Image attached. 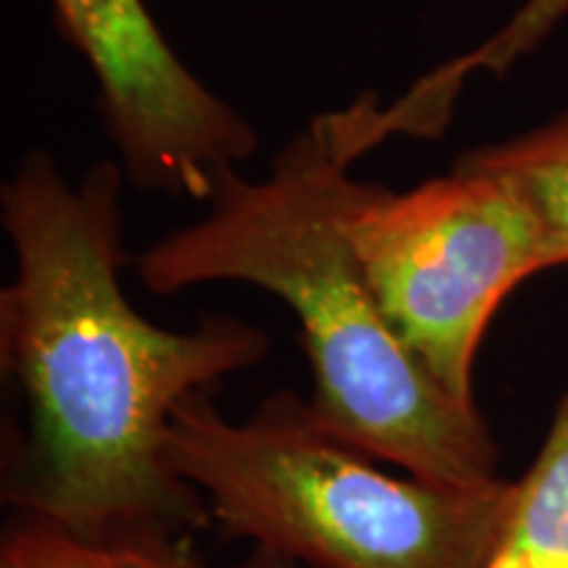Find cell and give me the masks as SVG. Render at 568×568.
Wrapping results in <instances>:
<instances>
[{
    "label": "cell",
    "mask_w": 568,
    "mask_h": 568,
    "mask_svg": "<svg viewBox=\"0 0 568 568\" xmlns=\"http://www.w3.org/2000/svg\"><path fill=\"white\" fill-rule=\"evenodd\" d=\"M0 568H203L184 542L122 539L95 542L45 518L13 514L0 539Z\"/></svg>",
    "instance_id": "9c48e42d"
},
{
    "label": "cell",
    "mask_w": 568,
    "mask_h": 568,
    "mask_svg": "<svg viewBox=\"0 0 568 568\" xmlns=\"http://www.w3.org/2000/svg\"><path fill=\"white\" fill-rule=\"evenodd\" d=\"M487 568H568V385L521 479Z\"/></svg>",
    "instance_id": "52a82bcc"
},
{
    "label": "cell",
    "mask_w": 568,
    "mask_h": 568,
    "mask_svg": "<svg viewBox=\"0 0 568 568\" xmlns=\"http://www.w3.org/2000/svg\"><path fill=\"white\" fill-rule=\"evenodd\" d=\"M566 13L568 0H524L521 9L493 38L474 51L432 69L395 103L379 105L372 122L374 134L382 142L393 134H416V138L443 134L468 77L477 71H489L497 77L508 74L524 55L548 40Z\"/></svg>",
    "instance_id": "8992f818"
},
{
    "label": "cell",
    "mask_w": 568,
    "mask_h": 568,
    "mask_svg": "<svg viewBox=\"0 0 568 568\" xmlns=\"http://www.w3.org/2000/svg\"><path fill=\"white\" fill-rule=\"evenodd\" d=\"M343 232L395 337L445 393L477 406L474 366L489 322L518 284L548 272L529 205L458 163L406 193L353 176Z\"/></svg>",
    "instance_id": "277c9868"
},
{
    "label": "cell",
    "mask_w": 568,
    "mask_h": 568,
    "mask_svg": "<svg viewBox=\"0 0 568 568\" xmlns=\"http://www.w3.org/2000/svg\"><path fill=\"white\" fill-rule=\"evenodd\" d=\"M166 464L224 537L303 568H487L514 481L456 487L393 477L293 393L232 422L193 395L174 410Z\"/></svg>",
    "instance_id": "3957f363"
},
{
    "label": "cell",
    "mask_w": 568,
    "mask_h": 568,
    "mask_svg": "<svg viewBox=\"0 0 568 568\" xmlns=\"http://www.w3.org/2000/svg\"><path fill=\"white\" fill-rule=\"evenodd\" d=\"M98 84V113L126 180L209 201L258 145L253 126L172 51L145 0H51Z\"/></svg>",
    "instance_id": "5b68a950"
},
{
    "label": "cell",
    "mask_w": 568,
    "mask_h": 568,
    "mask_svg": "<svg viewBox=\"0 0 568 568\" xmlns=\"http://www.w3.org/2000/svg\"><path fill=\"white\" fill-rule=\"evenodd\" d=\"M353 163L332 113L314 119L276 151L264 180L224 174L197 222L134 261L140 282L155 295L211 282L266 290L301 322L308 403L332 435L437 485L500 479L485 416L416 364L361 274L343 232Z\"/></svg>",
    "instance_id": "7a4b0ae2"
},
{
    "label": "cell",
    "mask_w": 568,
    "mask_h": 568,
    "mask_svg": "<svg viewBox=\"0 0 568 568\" xmlns=\"http://www.w3.org/2000/svg\"><path fill=\"white\" fill-rule=\"evenodd\" d=\"M458 166L506 182L542 226L545 266H568V109L514 140L460 153Z\"/></svg>",
    "instance_id": "ba28073f"
},
{
    "label": "cell",
    "mask_w": 568,
    "mask_h": 568,
    "mask_svg": "<svg viewBox=\"0 0 568 568\" xmlns=\"http://www.w3.org/2000/svg\"><path fill=\"white\" fill-rule=\"evenodd\" d=\"M243 568H303V566L293 564V560H284L280 556H272V552L266 550H253Z\"/></svg>",
    "instance_id": "30bf717a"
},
{
    "label": "cell",
    "mask_w": 568,
    "mask_h": 568,
    "mask_svg": "<svg viewBox=\"0 0 568 568\" xmlns=\"http://www.w3.org/2000/svg\"><path fill=\"white\" fill-rule=\"evenodd\" d=\"M124 180L101 161L71 184L32 151L0 190L17 258L0 347L24 400L3 500L95 542H187L211 514L166 464L169 424L187 397L261 364L268 337L234 316L163 329L132 308Z\"/></svg>",
    "instance_id": "6da1fadb"
}]
</instances>
